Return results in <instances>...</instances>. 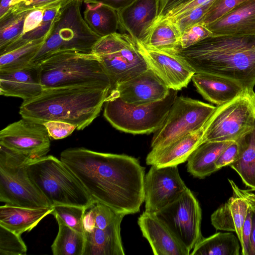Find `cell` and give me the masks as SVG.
Returning a JSON list of instances; mask_svg holds the SVG:
<instances>
[{"label": "cell", "mask_w": 255, "mask_h": 255, "mask_svg": "<svg viewBox=\"0 0 255 255\" xmlns=\"http://www.w3.org/2000/svg\"><path fill=\"white\" fill-rule=\"evenodd\" d=\"M72 171L94 202L126 215L139 212L144 201L145 168L126 154L83 147L63 150L60 158Z\"/></svg>", "instance_id": "6da1fadb"}, {"label": "cell", "mask_w": 255, "mask_h": 255, "mask_svg": "<svg viewBox=\"0 0 255 255\" xmlns=\"http://www.w3.org/2000/svg\"><path fill=\"white\" fill-rule=\"evenodd\" d=\"M179 54L195 73L225 77L244 88L255 85V35H213Z\"/></svg>", "instance_id": "7a4b0ae2"}, {"label": "cell", "mask_w": 255, "mask_h": 255, "mask_svg": "<svg viewBox=\"0 0 255 255\" xmlns=\"http://www.w3.org/2000/svg\"><path fill=\"white\" fill-rule=\"evenodd\" d=\"M110 88L84 85L44 89L37 97L22 102V118L43 124L59 121L82 130L99 115Z\"/></svg>", "instance_id": "3957f363"}, {"label": "cell", "mask_w": 255, "mask_h": 255, "mask_svg": "<svg viewBox=\"0 0 255 255\" xmlns=\"http://www.w3.org/2000/svg\"><path fill=\"white\" fill-rule=\"evenodd\" d=\"M44 89L94 85L110 88V80L99 57L92 53L65 51L56 53L39 64Z\"/></svg>", "instance_id": "277c9868"}, {"label": "cell", "mask_w": 255, "mask_h": 255, "mask_svg": "<svg viewBox=\"0 0 255 255\" xmlns=\"http://www.w3.org/2000/svg\"><path fill=\"white\" fill-rule=\"evenodd\" d=\"M26 168L30 178L51 206L63 204L87 209L95 202L78 178L60 159L51 155L31 159Z\"/></svg>", "instance_id": "5b68a950"}, {"label": "cell", "mask_w": 255, "mask_h": 255, "mask_svg": "<svg viewBox=\"0 0 255 255\" xmlns=\"http://www.w3.org/2000/svg\"><path fill=\"white\" fill-rule=\"evenodd\" d=\"M83 0H66L62 5L50 32L30 64L39 65L62 51L92 53L101 37L88 26L81 13Z\"/></svg>", "instance_id": "8992f818"}, {"label": "cell", "mask_w": 255, "mask_h": 255, "mask_svg": "<svg viewBox=\"0 0 255 255\" xmlns=\"http://www.w3.org/2000/svg\"><path fill=\"white\" fill-rule=\"evenodd\" d=\"M177 92L170 89L162 100L135 105L124 102L110 91L104 103V116L119 130L135 134L154 133L163 124Z\"/></svg>", "instance_id": "52a82bcc"}, {"label": "cell", "mask_w": 255, "mask_h": 255, "mask_svg": "<svg viewBox=\"0 0 255 255\" xmlns=\"http://www.w3.org/2000/svg\"><path fill=\"white\" fill-rule=\"evenodd\" d=\"M32 158L0 144V201L11 205L51 207L30 178L26 166Z\"/></svg>", "instance_id": "ba28073f"}, {"label": "cell", "mask_w": 255, "mask_h": 255, "mask_svg": "<svg viewBox=\"0 0 255 255\" xmlns=\"http://www.w3.org/2000/svg\"><path fill=\"white\" fill-rule=\"evenodd\" d=\"M255 123V92L245 88L231 101L216 107L204 126L202 143L237 141Z\"/></svg>", "instance_id": "9c48e42d"}, {"label": "cell", "mask_w": 255, "mask_h": 255, "mask_svg": "<svg viewBox=\"0 0 255 255\" xmlns=\"http://www.w3.org/2000/svg\"><path fill=\"white\" fill-rule=\"evenodd\" d=\"M92 53L99 57L110 80V91L149 68L135 40L127 33L117 32L101 37Z\"/></svg>", "instance_id": "30bf717a"}, {"label": "cell", "mask_w": 255, "mask_h": 255, "mask_svg": "<svg viewBox=\"0 0 255 255\" xmlns=\"http://www.w3.org/2000/svg\"><path fill=\"white\" fill-rule=\"evenodd\" d=\"M216 108L199 100L177 96L163 124L154 132L151 141L152 149L162 148L202 128Z\"/></svg>", "instance_id": "8fae6325"}, {"label": "cell", "mask_w": 255, "mask_h": 255, "mask_svg": "<svg viewBox=\"0 0 255 255\" xmlns=\"http://www.w3.org/2000/svg\"><path fill=\"white\" fill-rule=\"evenodd\" d=\"M155 214L189 251L203 238L201 209L188 188Z\"/></svg>", "instance_id": "7c38bea8"}, {"label": "cell", "mask_w": 255, "mask_h": 255, "mask_svg": "<svg viewBox=\"0 0 255 255\" xmlns=\"http://www.w3.org/2000/svg\"><path fill=\"white\" fill-rule=\"evenodd\" d=\"M50 139L43 124L24 118L0 131V144L32 159L46 155L50 150Z\"/></svg>", "instance_id": "4fadbf2b"}, {"label": "cell", "mask_w": 255, "mask_h": 255, "mask_svg": "<svg viewBox=\"0 0 255 255\" xmlns=\"http://www.w3.org/2000/svg\"><path fill=\"white\" fill-rule=\"evenodd\" d=\"M151 166L144 179V202L145 211L155 213L175 200L187 186L177 165Z\"/></svg>", "instance_id": "5bb4252c"}, {"label": "cell", "mask_w": 255, "mask_h": 255, "mask_svg": "<svg viewBox=\"0 0 255 255\" xmlns=\"http://www.w3.org/2000/svg\"><path fill=\"white\" fill-rule=\"evenodd\" d=\"M135 41L148 68L169 89L179 91L187 87L195 71L182 56L151 49L139 40Z\"/></svg>", "instance_id": "9a60e30c"}, {"label": "cell", "mask_w": 255, "mask_h": 255, "mask_svg": "<svg viewBox=\"0 0 255 255\" xmlns=\"http://www.w3.org/2000/svg\"><path fill=\"white\" fill-rule=\"evenodd\" d=\"M170 89L150 69L134 78L117 85L113 92L123 101L138 105L154 102L164 98Z\"/></svg>", "instance_id": "2e32d148"}, {"label": "cell", "mask_w": 255, "mask_h": 255, "mask_svg": "<svg viewBox=\"0 0 255 255\" xmlns=\"http://www.w3.org/2000/svg\"><path fill=\"white\" fill-rule=\"evenodd\" d=\"M137 224L154 255H190V251L182 245L155 213L144 211L138 217Z\"/></svg>", "instance_id": "e0dca14e"}, {"label": "cell", "mask_w": 255, "mask_h": 255, "mask_svg": "<svg viewBox=\"0 0 255 255\" xmlns=\"http://www.w3.org/2000/svg\"><path fill=\"white\" fill-rule=\"evenodd\" d=\"M159 0H135L117 11L119 28L144 43L159 14Z\"/></svg>", "instance_id": "ac0fdd59"}, {"label": "cell", "mask_w": 255, "mask_h": 255, "mask_svg": "<svg viewBox=\"0 0 255 255\" xmlns=\"http://www.w3.org/2000/svg\"><path fill=\"white\" fill-rule=\"evenodd\" d=\"M44 90L39 65L30 64L23 69L0 72L1 95L19 98L25 102L40 95Z\"/></svg>", "instance_id": "d6986e66"}, {"label": "cell", "mask_w": 255, "mask_h": 255, "mask_svg": "<svg viewBox=\"0 0 255 255\" xmlns=\"http://www.w3.org/2000/svg\"><path fill=\"white\" fill-rule=\"evenodd\" d=\"M228 181L232 188L233 196L213 213L211 222L217 230L235 232L242 250L243 228L249 205L238 190L234 181L229 179Z\"/></svg>", "instance_id": "ffe728a7"}, {"label": "cell", "mask_w": 255, "mask_h": 255, "mask_svg": "<svg viewBox=\"0 0 255 255\" xmlns=\"http://www.w3.org/2000/svg\"><path fill=\"white\" fill-rule=\"evenodd\" d=\"M204 127L171 142L165 146L151 149L147 154V165L157 167L175 166L187 161L193 151L201 144Z\"/></svg>", "instance_id": "44dd1931"}, {"label": "cell", "mask_w": 255, "mask_h": 255, "mask_svg": "<svg viewBox=\"0 0 255 255\" xmlns=\"http://www.w3.org/2000/svg\"><path fill=\"white\" fill-rule=\"evenodd\" d=\"M64 1L29 10L25 18L21 36L5 48L1 52V54L12 51L29 42L48 35Z\"/></svg>", "instance_id": "7402d4cb"}, {"label": "cell", "mask_w": 255, "mask_h": 255, "mask_svg": "<svg viewBox=\"0 0 255 255\" xmlns=\"http://www.w3.org/2000/svg\"><path fill=\"white\" fill-rule=\"evenodd\" d=\"M213 35H255V0H248L206 25Z\"/></svg>", "instance_id": "603a6c76"}, {"label": "cell", "mask_w": 255, "mask_h": 255, "mask_svg": "<svg viewBox=\"0 0 255 255\" xmlns=\"http://www.w3.org/2000/svg\"><path fill=\"white\" fill-rule=\"evenodd\" d=\"M191 80L205 100L218 106L231 101L245 89L233 80L207 73H195Z\"/></svg>", "instance_id": "cb8c5ba5"}, {"label": "cell", "mask_w": 255, "mask_h": 255, "mask_svg": "<svg viewBox=\"0 0 255 255\" xmlns=\"http://www.w3.org/2000/svg\"><path fill=\"white\" fill-rule=\"evenodd\" d=\"M53 209L52 206L28 208L4 204L0 207V225L21 235L33 229Z\"/></svg>", "instance_id": "d4e9b609"}, {"label": "cell", "mask_w": 255, "mask_h": 255, "mask_svg": "<svg viewBox=\"0 0 255 255\" xmlns=\"http://www.w3.org/2000/svg\"><path fill=\"white\" fill-rule=\"evenodd\" d=\"M122 220L104 229L95 228L90 233L85 232L83 255H125L121 236Z\"/></svg>", "instance_id": "484cf974"}, {"label": "cell", "mask_w": 255, "mask_h": 255, "mask_svg": "<svg viewBox=\"0 0 255 255\" xmlns=\"http://www.w3.org/2000/svg\"><path fill=\"white\" fill-rule=\"evenodd\" d=\"M181 33L172 20L158 16L143 43L147 47L171 54H179Z\"/></svg>", "instance_id": "4316f807"}, {"label": "cell", "mask_w": 255, "mask_h": 255, "mask_svg": "<svg viewBox=\"0 0 255 255\" xmlns=\"http://www.w3.org/2000/svg\"><path fill=\"white\" fill-rule=\"evenodd\" d=\"M233 141H207L199 145L187 160V171L202 179L217 171L215 162L223 151Z\"/></svg>", "instance_id": "83f0119b"}, {"label": "cell", "mask_w": 255, "mask_h": 255, "mask_svg": "<svg viewBox=\"0 0 255 255\" xmlns=\"http://www.w3.org/2000/svg\"><path fill=\"white\" fill-rule=\"evenodd\" d=\"M236 142L238 155L229 166L238 174L246 186L255 191V123L253 129Z\"/></svg>", "instance_id": "f1b7e54d"}, {"label": "cell", "mask_w": 255, "mask_h": 255, "mask_svg": "<svg viewBox=\"0 0 255 255\" xmlns=\"http://www.w3.org/2000/svg\"><path fill=\"white\" fill-rule=\"evenodd\" d=\"M86 4L83 17L92 31L101 37L117 32L119 22L117 10L101 3Z\"/></svg>", "instance_id": "f546056e"}, {"label": "cell", "mask_w": 255, "mask_h": 255, "mask_svg": "<svg viewBox=\"0 0 255 255\" xmlns=\"http://www.w3.org/2000/svg\"><path fill=\"white\" fill-rule=\"evenodd\" d=\"M241 244L238 237L231 232H218L202 238L190 255H239Z\"/></svg>", "instance_id": "4dcf8cb0"}, {"label": "cell", "mask_w": 255, "mask_h": 255, "mask_svg": "<svg viewBox=\"0 0 255 255\" xmlns=\"http://www.w3.org/2000/svg\"><path fill=\"white\" fill-rule=\"evenodd\" d=\"M58 231L51 250L54 255H83L85 238L84 234L73 230L58 216Z\"/></svg>", "instance_id": "1f68e13d"}, {"label": "cell", "mask_w": 255, "mask_h": 255, "mask_svg": "<svg viewBox=\"0 0 255 255\" xmlns=\"http://www.w3.org/2000/svg\"><path fill=\"white\" fill-rule=\"evenodd\" d=\"M48 35L29 42L18 48L0 55V72L13 71L29 65Z\"/></svg>", "instance_id": "d6a6232c"}, {"label": "cell", "mask_w": 255, "mask_h": 255, "mask_svg": "<svg viewBox=\"0 0 255 255\" xmlns=\"http://www.w3.org/2000/svg\"><path fill=\"white\" fill-rule=\"evenodd\" d=\"M28 12L9 10L0 18V52L21 36Z\"/></svg>", "instance_id": "836d02e7"}, {"label": "cell", "mask_w": 255, "mask_h": 255, "mask_svg": "<svg viewBox=\"0 0 255 255\" xmlns=\"http://www.w3.org/2000/svg\"><path fill=\"white\" fill-rule=\"evenodd\" d=\"M53 216H59L63 222L76 231L84 234L83 218L86 208L69 205L59 204L52 206Z\"/></svg>", "instance_id": "e575fe53"}, {"label": "cell", "mask_w": 255, "mask_h": 255, "mask_svg": "<svg viewBox=\"0 0 255 255\" xmlns=\"http://www.w3.org/2000/svg\"><path fill=\"white\" fill-rule=\"evenodd\" d=\"M27 250L21 235L0 225V255H25Z\"/></svg>", "instance_id": "d590c367"}, {"label": "cell", "mask_w": 255, "mask_h": 255, "mask_svg": "<svg viewBox=\"0 0 255 255\" xmlns=\"http://www.w3.org/2000/svg\"><path fill=\"white\" fill-rule=\"evenodd\" d=\"M91 207L95 219L96 228L101 229H104L116 221L123 220L126 216L99 202H94Z\"/></svg>", "instance_id": "8d00e7d4"}, {"label": "cell", "mask_w": 255, "mask_h": 255, "mask_svg": "<svg viewBox=\"0 0 255 255\" xmlns=\"http://www.w3.org/2000/svg\"><path fill=\"white\" fill-rule=\"evenodd\" d=\"M213 0L198 6L181 16L170 18L178 28L181 34L186 28L203 22L205 14Z\"/></svg>", "instance_id": "74e56055"}, {"label": "cell", "mask_w": 255, "mask_h": 255, "mask_svg": "<svg viewBox=\"0 0 255 255\" xmlns=\"http://www.w3.org/2000/svg\"><path fill=\"white\" fill-rule=\"evenodd\" d=\"M213 35L203 22L195 24L186 28L181 33L180 46L182 49H186Z\"/></svg>", "instance_id": "f35d334b"}, {"label": "cell", "mask_w": 255, "mask_h": 255, "mask_svg": "<svg viewBox=\"0 0 255 255\" xmlns=\"http://www.w3.org/2000/svg\"><path fill=\"white\" fill-rule=\"evenodd\" d=\"M248 0H214L205 14L203 23L207 25L217 20Z\"/></svg>", "instance_id": "ab89813d"}, {"label": "cell", "mask_w": 255, "mask_h": 255, "mask_svg": "<svg viewBox=\"0 0 255 255\" xmlns=\"http://www.w3.org/2000/svg\"><path fill=\"white\" fill-rule=\"evenodd\" d=\"M43 124L46 128L50 138L52 139L65 138L77 129L74 125L59 121H48Z\"/></svg>", "instance_id": "60d3db41"}, {"label": "cell", "mask_w": 255, "mask_h": 255, "mask_svg": "<svg viewBox=\"0 0 255 255\" xmlns=\"http://www.w3.org/2000/svg\"><path fill=\"white\" fill-rule=\"evenodd\" d=\"M66 0H15L9 10L21 12L64 2Z\"/></svg>", "instance_id": "b9f144b4"}, {"label": "cell", "mask_w": 255, "mask_h": 255, "mask_svg": "<svg viewBox=\"0 0 255 255\" xmlns=\"http://www.w3.org/2000/svg\"><path fill=\"white\" fill-rule=\"evenodd\" d=\"M238 153V144L236 141L231 142L221 153L215 162L217 170L229 165L236 159Z\"/></svg>", "instance_id": "7bdbcfd3"}, {"label": "cell", "mask_w": 255, "mask_h": 255, "mask_svg": "<svg viewBox=\"0 0 255 255\" xmlns=\"http://www.w3.org/2000/svg\"><path fill=\"white\" fill-rule=\"evenodd\" d=\"M212 0H192L184 4L181 7L176 9L167 17L169 18H175L181 16L190 10L203 4H204Z\"/></svg>", "instance_id": "ee69618b"}, {"label": "cell", "mask_w": 255, "mask_h": 255, "mask_svg": "<svg viewBox=\"0 0 255 255\" xmlns=\"http://www.w3.org/2000/svg\"><path fill=\"white\" fill-rule=\"evenodd\" d=\"M85 3H101L117 11H119L130 4L135 0H83Z\"/></svg>", "instance_id": "f6af8a7d"}, {"label": "cell", "mask_w": 255, "mask_h": 255, "mask_svg": "<svg viewBox=\"0 0 255 255\" xmlns=\"http://www.w3.org/2000/svg\"><path fill=\"white\" fill-rule=\"evenodd\" d=\"M85 232H91L96 228V222L91 206L86 210L83 218Z\"/></svg>", "instance_id": "bcb514c9"}, {"label": "cell", "mask_w": 255, "mask_h": 255, "mask_svg": "<svg viewBox=\"0 0 255 255\" xmlns=\"http://www.w3.org/2000/svg\"><path fill=\"white\" fill-rule=\"evenodd\" d=\"M254 207V211L252 219V228L251 234V248L249 255H255V200Z\"/></svg>", "instance_id": "7dc6e473"}, {"label": "cell", "mask_w": 255, "mask_h": 255, "mask_svg": "<svg viewBox=\"0 0 255 255\" xmlns=\"http://www.w3.org/2000/svg\"><path fill=\"white\" fill-rule=\"evenodd\" d=\"M192 0H164L166 5L171 10L178 9Z\"/></svg>", "instance_id": "c3c4849f"}, {"label": "cell", "mask_w": 255, "mask_h": 255, "mask_svg": "<svg viewBox=\"0 0 255 255\" xmlns=\"http://www.w3.org/2000/svg\"><path fill=\"white\" fill-rule=\"evenodd\" d=\"M15 0H0V18L10 9L12 3Z\"/></svg>", "instance_id": "681fc988"}]
</instances>
